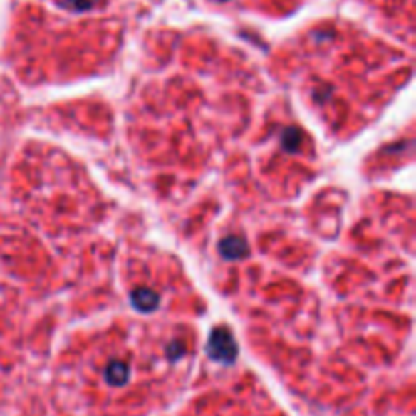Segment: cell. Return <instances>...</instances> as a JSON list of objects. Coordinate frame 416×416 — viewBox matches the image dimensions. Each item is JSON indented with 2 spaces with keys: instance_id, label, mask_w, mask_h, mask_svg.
Instances as JSON below:
<instances>
[{
  "instance_id": "cell-1",
  "label": "cell",
  "mask_w": 416,
  "mask_h": 416,
  "mask_svg": "<svg viewBox=\"0 0 416 416\" xmlns=\"http://www.w3.org/2000/svg\"><path fill=\"white\" fill-rule=\"evenodd\" d=\"M212 355L215 360H222V362H234L236 358V345L232 341V337L222 331V333H215L212 339Z\"/></svg>"
},
{
  "instance_id": "cell-2",
  "label": "cell",
  "mask_w": 416,
  "mask_h": 416,
  "mask_svg": "<svg viewBox=\"0 0 416 416\" xmlns=\"http://www.w3.org/2000/svg\"><path fill=\"white\" fill-rule=\"evenodd\" d=\"M106 380L114 386H122L128 380V365L122 362H114L108 365Z\"/></svg>"
}]
</instances>
